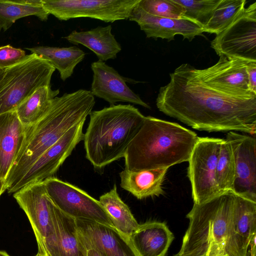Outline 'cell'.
I'll return each mask as SVG.
<instances>
[{"mask_svg":"<svg viewBox=\"0 0 256 256\" xmlns=\"http://www.w3.org/2000/svg\"><path fill=\"white\" fill-rule=\"evenodd\" d=\"M246 3V0H220L203 32L218 34L242 12Z\"/></svg>","mask_w":256,"mask_h":256,"instance_id":"83f0119b","label":"cell"},{"mask_svg":"<svg viewBox=\"0 0 256 256\" xmlns=\"http://www.w3.org/2000/svg\"><path fill=\"white\" fill-rule=\"evenodd\" d=\"M224 139L198 137L190 156L188 176L194 203L200 204L222 194L215 173L220 145Z\"/></svg>","mask_w":256,"mask_h":256,"instance_id":"52a82bcc","label":"cell"},{"mask_svg":"<svg viewBox=\"0 0 256 256\" xmlns=\"http://www.w3.org/2000/svg\"><path fill=\"white\" fill-rule=\"evenodd\" d=\"M0 256H10L6 252L0 250Z\"/></svg>","mask_w":256,"mask_h":256,"instance_id":"74e56055","label":"cell"},{"mask_svg":"<svg viewBox=\"0 0 256 256\" xmlns=\"http://www.w3.org/2000/svg\"><path fill=\"white\" fill-rule=\"evenodd\" d=\"M45 247L46 256H86V254L78 236L76 218L64 213L54 203L52 227L46 238Z\"/></svg>","mask_w":256,"mask_h":256,"instance_id":"e0dca14e","label":"cell"},{"mask_svg":"<svg viewBox=\"0 0 256 256\" xmlns=\"http://www.w3.org/2000/svg\"><path fill=\"white\" fill-rule=\"evenodd\" d=\"M128 19L136 22L148 38L170 41L174 40L175 36L180 34L184 40L192 41L196 36H203V28L193 21L184 18L173 19L154 16L144 11L138 4Z\"/></svg>","mask_w":256,"mask_h":256,"instance_id":"2e32d148","label":"cell"},{"mask_svg":"<svg viewBox=\"0 0 256 256\" xmlns=\"http://www.w3.org/2000/svg\"><path fill=\"white\" fill-rule=\"evenodd\" d=\"M4 74V70H0V82L2 80Z\"/></svg>","mask_w":256,"mask_h":256,"instance_id":"f35d334b","label":"cell"},{"mask_svg":"<svg viewBox=\"0 0 256 256\" xmlns=\"http://www.w3.org/2000/svg\"><path fill=\"white\" fill-rule=\"evenodd\" d=\"M91 68L93 78L90 92L94 96L104 100L110 106L117 102H127L150 108L128 86L125 78L113 68L98 60L92 63Z\"/></svg>","mask_w":256,"mask_h":256,"instance_id":"9a60e30c","label":"cell"},{"mask_svg":"<svg viewBox=\"0 0 256 256\" xmlns=\"http://www.w3.org/2000/svg\"><path fill=\"white\" fill-rule=\"evenodd\" d=\"M214 65L202 70L197 69L202 78L206 82L245 90L248 89L246 72L248 61L220 56Z\"/></svg>","mask_w":256,"mask_h":256,"instance_id":"ffe728a7","label":"cell"},{"mask_svg":"<svg viewBox=\"0 0 256 256\" xmlns=\"http://www.w3.org/2000/svg\"><path fill=\"white\" fill-rule=\"evenodd\" d=\"M55 68L34 53L4 70L0 82V114L14 111L38 88L50 86Z\"/></svg>","mask_w":256,"mask_h":256,"instance_id":"8992f818","label":"cell"},{"mask_svg":"<svg viewBox=\"0 0 256 256\" xmlns=\"http://www.w3.org/2000/svg\"><path fill=\"white\" fill-rule=\"evenodd\" d=\"M95 104L90 90L80 89L56 96L43 116L26 127L22 146L4 180L6 190L15 189L38 158L72 128L85 122Z\"/></svg>","mask_w":256,"mask_h":256,"instance_id":"7a4b0ae2","label":"cell"},{"mask_svg":"<svg viewBox=\"0 0 256 256\" xmlns=\"http://www.w3.org/2000/svg\"><path fill=\"white\" fill-rule=\"evenodd\" d=\"M86 256H103L98 250L94 248H89L86 249Z\"/></svg>","mask_w":256,"mask_h":256,"instance_id":"836d02e7","label":"cell"},{"mask_svg":"<svg viewBox=\"0 0 256 256\" xmlns=\"http://www.w3.org/2000/svg\"><path fill=\"white\" fill-rule=\"evenodd\" d=\"M235 198L228 190L202 204L194 203L186 216L189 224L180 248L174 256H206L213 246L223 248L228 256H247L234 228Z\"/></svg>","mask_w":256,"mask_h":256,"instance_id":"3957f363","label":"cell"},{"mask_svg":"<svg viewBox=\"0 0 256 256\" xmlns=\"http://www.w3.org/2000/svg\"><path fill=\"white\" fill-rule=\"evenodd\" d=\"M49 15L42 0H0V32L9 29L20 18L34 16L46 21Z\"/></svg>","mask_w":256,"mask_h":256,"instance_id":"484cf974","label":"cell"},{"mask_svg":"<svg viewBox=\"0 0 256 256\" xmlns=\"http://www.w3.org/2000/svg\"><path fill=\"white\" fill-rule=\"evenodd\" d=\"M129 239L140 256H166L174 236L165 223L148 222L139 224Z\"/></svg>","mask_w":256,"mask_h":256,"instance_id":"ac0fdd59","label":"cell"},{"mask_svg":"<svg viewBox=\"0 0 256 256\" xmlns=\"http://www.w3.org/2000/svg\"><path fill=\"white\" fill-rule=\"evenodd\" d=\"M14 194V198L30 224L38 252L46 256L45 241L52 227L54 202L46 192L44 181L28 184Z\"/></svg>","mask_w":256,"mask_h":256,"instance_id":"8fae6325","label":"cell"},{"mask_svg":"<svg viewBox=\"0 0 256 256\" xmlns=\"http://www.w3.org/2000/svg\"><path fill=\"white\" fill-rule=\"evenodd\" d=\"M59 92V90H54L50 86H42L36 90L15 110L22 125L28 127L38 121Z\"/></svg>","mask_w":256,"mask_h":256,"instance_id":"d4e9b609","label":"cell"},{"mask_svg":"<svg viewBox=\"0 0 256 256\" xmlns=\"http://www.w3.org/2000/svg\"><path fill=\"white\" fill-rule=\"evenodd\" d=\"M198 136L178 123L146 116L124 156L132 171L170 168L188 162Z\"/></svg>","mask_w":256,"mask_h":256,"instance_id":"277c9868","label":"cell"},{"mask_svg":"<svg viewBox=\"0 0 256 256\" xmlns=\"http://www.w3.org/2000/svg\"><path fill=\"white\" fill-rule=\"evenodd\" d=\"M170 77L156 99L164 114L198 130L256 134V93L206 82L188 64Z\"/></svg>","mask_w":256,"mask_h":256,"instance_id":"6da1fadb","label":"cell"},{"mask_svg":"<svg viewBox=\"0 0 256 256\" xmlns=\"http://www.w3.org/2000/svg\"><path fill=\"white\" fill-rule=\"evenodd\" d=\"M206 256H228V255L224 252L214 250L208 252Z\"/></svg>","mask_w":256,"mask_h":256,"instance_id":"d590c367","label":"cell"},{"mask_svg":"<svg viewBox=\"0 0 256 256\" xmlns=\"http://www.w3.org/2000/svg\"><path fill=\"white\" fill-rule=\"evenodd\" d=\"M84 122L72 128L34 162L17 184L15 192L32 183L53 177L76 146L84 138Z\"/></svg>","mask_w":256,"mask_h":256,"instance_id":"4fadbf2b","label":"cell"},{"mask_svg":"<svg viewBox=\"0 0 256 256\" xmlns=\"http://www.w3.org/2000/svg\"><path fill=\"white\" fill-rule=\"evenodd\" d=\"M78 236L86 249L98 250L103 256H140L129 238L112 225L76 218Z\"/></svg>","mask_w":256,"mask_h":256,"instance_id":"5bb4252c","label":"cell"},{"mask_svg":"<svg viewBox=\"0 0 256 256\" xmlns=\"http://www.w3.org/2000/svg\"><path fill=\"white\" fill-rule=\"evenodd\" d=\"M185 8L182 17L204 28L210 20L220 0H174Z\"/></svg>","mask_w":256,"mask_h":256,"instance_id":"f546056e","label":"cell"},{"mask_svg":"<svg viewBox=\"0 0 256 256\" xmlns=\"http://www.w3.org/2000/svg\"><path fill=\"white\" fill-rule=\"evenodd\" d=\"M24 50L10 45L0 46V70H4L22 60L26 56Z\"/></svg>","mask_w":256,"mask_h":256,"instance_id":"1f68e13d","label":"cell"},{"mask_svg":"<svg viewBox=\"0 0 256 256\" xmlns=\"http://www.w3.org/2000/svg\"><path fill=\"white\" fill-rule=\"evenodd\" d=\"M138 6L152 16L173 19L182 18L186 10L174 0H140Z\"/></svg>","mask_w":256,"mask_h":256,"instance_id":"4dcf8cb0","label":"cell"},{"mask_svg":"<svg viewBox=\"0 0 256 256\" xmlns=\"http://www.w3.org/2000/svg\"><path fill=\"white\" fill-rule=\"evenodd\" d=\"M168 168L132 171L124 169L120 172V186L136 198L163 194L162 184Z\"/></svg>","mask_w":256,"mask_h":256,"instance_id":"7402d4cb","label":"cell"},{"mask_svg":"<svg viewBox=\"0 0 256 256\" xmlns=\"http://www.w3.org/2000/svg\"><path fill=\"white\" fill-rule=\"evenodd\" d=\"M140 0H42L44 8L60 20L90 18L106 22L129 18Z\"/></svg>","mask_w":256,"mask_h":256,"instance_id":"ba28073f","label":"cell"},{"mask_svg":"<svg viewBox=\"0 0 256 256\" xmlns=\"http://www.w3.org/2000/svg\"><path fill=\"white\" fill-rule=\"evenodd\" d=\"M211 47L219 56L256 62V2L245 8L225 30L216 35Z\"/></svg>","mask_w":256,"mask_h":256,"instance_id":"9c48e42d","label":"cell"},{"mask_svg":"<svg viewBox=\"0 0 256 256\" xmlns=\"http://www.w3.org/2000/svg\"><path fill=\"white\" fill-rule=\"evenodd\" d=\"M98 201L108 214L112 226L120 233L129 238L138 228L139 224L129 207L119 196L116 184L108 192L102 195Z\"/></svg>","mask_w":256,"mask_h":256,"instance_id":"cb8c5ba5","label":"cell"},{"mask_svg":"<svg viewBox=\"0 0 256 256\" xmlns=\"http://www.w3.org/2000/svg\"><path fill=\"white\" fill-rule=\"evenodd\" d=\"M246 72L248 81V89L256 93V62H248Z\"/></svg>","mask_w":256,"mask_h":256,"instance_id":"d6a6232c","label":"cell"},{"mask_svg":"<svg viewBox=\"0 0 256 256\" xmlns=\"http://www.w3.org/2000/svg\"><path fill=\"white\" fill-rule=\"evenodd\" d=\"M46 192L56 206L74 218L112 225L100 202L82 189L55 177L44 181Z\"/></svg>","mask_w":256,"mask_h":256,"instance_id":"30bf717a","label":"cell"},{"mask_svg":"<svg viewBox=\"0 0 256 256\" xmlns=\"http://www.w3.org/2000/svg\"><path fill=\"white\" fill-rule=\"evenodd\" d=\"M90 116L83 140L86 158L97 170L124 158L146 117L133 106L121 104L92 111Z\"/></svg>","mask_w":256,"mask_h":256,"instance_id":"5b68a950","label":"cell"},{"mask_svg":"<svg viewBox=\"0 0 256 256\" xmlns=\"http://www.w3.org/2000/svg\"><path fill=\"white\" fill-rule=\"evenodd\" d=\"M35 256H46L44 254L38 252L37 254Z\"/></svg>","mask_w":256,"mask_h":256,"instance_id":"ab89813d","label":"cell"},{"mask_svg":"<svg viewBox=\"0 0 256 256\" xmlns=\"http://www.w3.org/2000/svg\"><path fill=\"white\" fill-rule=\"evenodd\" d=\"M26 49L49 62L58 70L63 81L72 76L76 66L84 60L86 55L82 50L74 46L62 48L37 46Z\"/></svg>","mask_w":256,"mask_h":256,"instance_id":"603a6c76","label":"cell"},{"mask_svg":"<svg viewBox=\"0 0 256 256\" xmlns=\"http://www.w3.org/2000/svg\"><path fill=\"white\" fill-rule=\"evenodd\" d=\"M256 236H254L251 240L249 246H250V256H256Z\"/></svg>","mask_w":256,"mask_h":256,"instance_id":"e575fe53","label":"cell"},{"mask_svg":"<svg viewBox=\"0 0 256 256\" xmlns=\"http://www.w3.org/2000/svg\"><path fill=\"white\" fill-rule=\"evenodd\" d=\"M6 190L4 180L0 176V196Z\"/></svg>","mask_w":256,"mask_h":256,"instance_id":"8d00e7d4","label":"cell"},{"mask_svg":"<svg viewBox=\"0 0 256 256\" xmlns=\"http://www.w3.org/2000/svg\"><path fill=\"white\" fill-rule=\"evenodd\" d=\"M235 162L230 143L224 139L216 163L215 178L222 193L232 190L235 178Z\"/></svg>","mask_w":256,"mask_h":256,"instance_id":"f1b7e54d","label":"cell"},{"mask_svg":"<svg viewBox=\"0 0 256 256\" xmlns=\"http://www.w3.org/2000/svg\"><path fill=\"white\" fill-rule=\"evenodd\" d=\"M112 26H98L86 31H72L64 37L74 44H82L92 51L102 62L116 58L122 50L120 44L112 33Z\"/></svg>","mask_w":256,"mask_h":256,"instance_id":"44dd1931","label":"cell"},{"mask_svg":"<svg viewBox=\"0 0 256 256\" xmlns=\"http://www.w3.org/2000/svg\"><path fill=\"white\" fill-rule=\"evenodd\" d=\"M25 132L15 110L0 114V176L4 180L22 146Z\"/></svg>","mask_w":256,"mask_h":256,"instance_id":"d6986e66","label":"cell"},{"mask_svg":"<svg viewBox=\"0 0 256 256\" xmlns=\"http://www.w3.org/2000/svg\"><path fill=\"white\" fill-rule=\"evenodd\" d=\"M234 222L236 232L248 250L251 240L256 236V202L236 194Z\"/></svg>","mask_w":256,"mask_h":256,"instance_id":"4316f807","label":"cell"},{"mask_svg":"<svg viewBox=\"0 0 256 256\" xmlns=\"http://www.w3.org/2000/svg\"><path fill=\"white\" fill-rule=\"evenodd\" d=\"M226 140L230 144L235 162L232 192L256 202V140L254 137L229 132Z\"/></svg>","mask_w":256,"mask_h":256,"instance_id":"7c38bea8","label":"cell"}]
</instances>
